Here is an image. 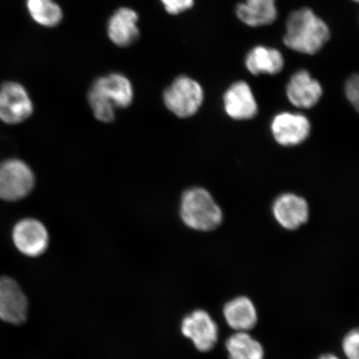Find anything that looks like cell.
Returning a JSON list of instances; mask_svg holds the SVG:
<instances>
[{"label": "cell", "instance_id": "cell-8", "mask_svg": "<svg viewBox=\"0 0 359 359\" xmlns=\"http://www.w3.org/2000/svg\"><path fill=\"white\" fill-rule=\"evenodd\" d=\"M13 241L22 254L37 257L48 248V233L37 219H24L13 227Z\"/></svg>", "mask_w": 359, "mask_h": 359}, {"label": "cell", "instance_id": "cell-1", "mask_svg": "<svg viewBox=\"0 0 359 359\" xmlns=\"http://www.w3.org/2000/svg\"><path fill=\"white\" fill-rule=\"evenodd\" d=\"M330 39L329 25L311 8L294 11L287 19L284 43L291 50L316 55Z\"/></svg>", "mask_w": 359, "mask_h": 359}, {"label": "cell", "instance_id": "cell-3", "mask_svg": "<svg viewBox=\"0 0 359 359\" xmlns=\"http://www.w3.org/2000/svg\"><path fill=\"white\" fill-rule=\"evenodd\" d=\"M181 217L193 230L210 231L221 226L222 210L208 191L191 188L184 193L181 202Z\"/></svg>", "mask_w": 359, "mask_h": 359}, {"label": "cell", "instance_id": "cell-14", "mask_svg": "<svg viewBox=\"0 0 359 359\" xmlns=\"http://www.w3.org/2000/svg\"><path fill=\"white\" fill-rule=\"evenodd\" d=\"M138 15L131 8H118L107 22V35L112 43L118 47H128L139 37Z\"/></svg>", "mask_w": 359, "mask_h": 359}, {"label": "cell", "instance_id": "cell-22", "mask_svg": "<svg viewBox=\"0 0 359 359\" xmlns=\"http://www.w3.org/2000/svg\"><path fill=\"white\" fill-rule=\"evenodd\" d=\"M346 96L352 105L358 111L359 106V78L358 74L352 75L346 83L345 88Z\"/></svg>", "mask_w": 359, "mask_h": 359}, {"label": "cell", "instance_id": "cell-20", "mask_svg": "<svg viewBox=\"0 0 359 359\" xmlns=\"http://www.w3.org/2000/svg\"><path fill=\"white\" fill-rule=\"evenodd\" d=\"M359 332L352 330L345 336L343 341V349L348 359H359L358 356Z\"/></svg>", "mask_w": 359, "mask_h": 359}, {"label": "cell", "instance_id": "cell-2", "mask_svg": "<svg viewBox=\"0 0 359 359\" xmlns=\"http://www.w3.org/2000/svg\"><path fill=\"white\" fill-rule=\"evenodd\" d=\"M133 100V85L121 74H111L97 79L88 93V102L94 116L104 123L112 122L116 109L128 107Z\"/></svg>", "mask_w": 359, "mask_h": 359}, {"label": "cell", "instance_id": "cell-10", "mask_svg": "<svg viewBox=\"0 0 359 359\" xmlns=\"http://www.w3.org/2000/svg\"><path fill=\"white\" fill-rule=\"evenodd\" d=\"M271 130L276 141L282 146H296L311 133V123L306 116L283 112L273 118Z\"/></svg>", "mask_w": 359, "mask_h": 359}, {"label": "cell", "instance_id": "cell-15", "mask_svg": "<svg viewBox=\"0 0 359 359\" xmlns=\"http://www.w3.org/2000/svg\"><path fill=\"white\" fill-rule=\"evenodd\" d=\"M236 13L238 19L250 27L272 25L278 17L276 0H245L238 4Z\"/></svg>", "mask_w": 359, "mask_h": 359}, {"label": "cell", "instance_id": "cell-16", "mask_svg": "<svg viewBox=\"0 0 359 359\" xmlns=\"http://www.w3.org/2000/svg\"><path fill=\"white\" fill-rule=\"evenodd\" d=\"M245 66L253 75L280 74L285 66L282 53L276 48L257 46L245 57Z\"/></svg>", "mask_w": 359, "mask_h": 359}, {"label": "cell", "instance_id": "cell-24", "mask_svg": "<svg viewBox=\"0 0 359 359\" xmlns=\"http://www.w3.org/2000/svg\"><path fill=\"white\" fill-rule=\"evenodd\" d=\"M354 2H358V0H353Z\"/></svg>", "mask_w": 359, "mask_h": 359}, {"label": "cell", "instance_id": "cell-4", "mask_svg": "<svg viewBox=\"0 0 359 359\" xmlns=\"http://www.w3.org/2000/svg\"><path fill=\"white\" fill-rule=\"evenodd\" d=\"M165 107L179 118H186L196 114L204 100V92L199 83L187 76H180L165 89Z\"/></svg>", "mask_w": 359, "mask_h": 359}, {"label": "cell", "instance_id": "cell-6", "mask_svg": "<svg viewBox=\"0 0 359 359\" xmlns=\"http://www.w3.org/2000/svg\"><path fill=\"white\" fill-rule=\"evenodd\" d=\"M34 111L33 102L22 85L6 82L0 86V120L8 125L19 124Z\"/></svg>", "mask_w": 359, "mask_h": 359}, {"label": "cell", "instance_id": "cell-23", "mask_svg": "<svg viewBox=\"0 0 359 359\" xmlns=\"http://www.w3.org/2000/svg\"><path fill=\"white\" fill-rule=\"evenodd\" d=\"M318 359H339L336 356L333 355V354H325V355L321 356Z\"/></svg>", "mask_w": 359, "mask_h": 359}, {"label": "cell", "instance_id": "cell-9", "mask_svg": "<svg viewBox=\"0 0 359 359\" xmlns=\"http://www.w3.org/2000/svg\"><path fill=\"white\" fill-rule=\"evenodd\" d=\"M28 311V300L18 283L0 276V320L13 325L24 323Z\"/></svg>", "mask_w": 359, "mask_h": 359}, {"label": "cell", "instance_id": "cell-11", "mask_svg": "<svg viewBox=\"0 0 359 359\" xmlns=\"http://www.w3.org/2000/svg\"><path fill=\"white\" fill-rule=\"evenodd\" d=\"M224 107L227 115L235 120L253 118L258 112V105L249 84L239 81L228 88L224 97Z\"/></svg>", "mask_w": 359, "mask_h": 359}, {"label": "cell", "instance_id": "cell-13", "mask_svg": "<svg viewBox=\"0 0 359 359\" xmlns=\"http://www.w3.org/2000/svg\"><path fill=\"white\" fill-rule=\"evenodd\" d=\"M322 94L321 84L306 70L296 72L287 85V97L292 104L299 109H311L316 106Z\"/></svg>", "mask_w": 359, "mask_h": 359}, {"label": "cell", "instance_id": "cell-7", "mask_svg": "<svg viewBox=\"0 0 359 359\" xmlns=\"http://www.w3.org/2000/svg\"><path fill=\"white\" fill-rule=\"evenodd\" d=\"M184 336L191 339L197 350L209 352L218 341L219 330L210 314L197 309L184 318L182 324Z\"/></svg>", "mask_w": 359, "mask_h": 359}, {"label": "cell", "instance_id": "cell-17", "mask_svg": "<svg viewBox=\"0 0 359 359\" xmlns=\"http://www.w3.org/2000/svg\"><path fill=\"white\" fill-rule=\"evenodd\" d=\"M224 318L231 329L245 332L252 330L257 323V312L251 300L238 297L224 305Z\"/></svg>", "mask_w": 359, "mask_h": 359}, {"label": "cell", "instance_id": "cell-12", "mask_svg": "<svg viewBox=\"0 0 359 359\" xmlns=\"http://www.w3.org/2000/svg\"><path fill=\"white\" fill-rule=\"evenodd\" d=\"M273 213L282 227L294 231L308 222L309 205L302 197L287 193L273 202Z\"/></svg>", "mask_w": 359, "mask_h": 359}, {"label": "cell", "instance_id": "cell-5", "mask_svg": "<svg viewBox=\"0 0 359 359\" xmlns=\"http://www.w3.org/2000/svg\"><path fill=\"white\" fill-rule=\"evenodd\" d=\"M33 170L25 161L8 159L0 163V199L15 201L25 198L34 189Z\"/></svg>", "mask_w": 359, "mask_h": 359}, {"label": "cell", "instance_id": "cell-19", "mask_svg": "<svg viewBox=\"0 0 359 359\" xmlns=\"http://www.w3.org/2000/svg\"><path fill=\"white\" fill-rule=\"evenodd\" d=\"M27 8L38 25L53 28L60 24L64 12L55 0H27Z\"/></svg>", "mask_w": 359, "mask_h": 359}, {"label": "cell", "instance_id": "cell-18", "mask_svg": "<svg viewBox=\"0 0 359 359\" xmlns=\"http://www.w3.org/2000/svg\"><path fill=\"white\" fill-rule=\"evenodd\" d=\"M230 359H263L264 348L258 341L245 332H238L226 341Z\"/></svg>", "mask_w": 359, "mask_h": 359}, {"label": "cell", "instance_id": "cell-21", "mask_svg": "<svg viewBox=\"0 0 359 359\" xmlns=\"http://www.w3.org/2000/svg\"><path fill=\"white\" fill-rule=\"evenodd\" d=\"M165 11L170 15H179L194 6L195 0H161Z\"/></svg>", "mask_w": 359, "mask_h": 359}]
</instances>
